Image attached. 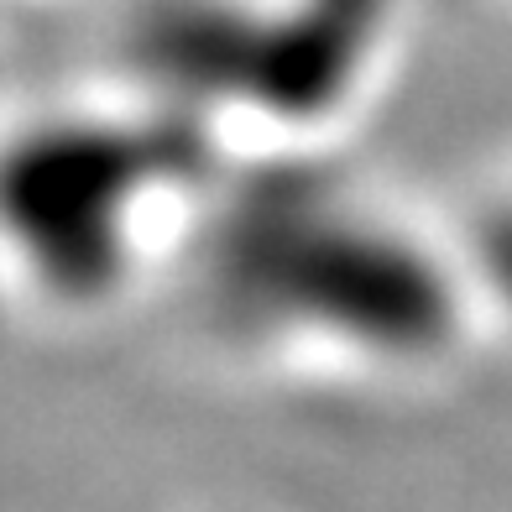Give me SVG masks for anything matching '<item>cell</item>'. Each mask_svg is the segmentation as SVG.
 Segmentation results:
<instances>
[{"label":"cell","mask_w":512,"mask_h":512,"mask_svg":"<svg viewBox=\"0 0 512 512\" xmlns=\"http://www.w3.org/2000/svg\"><path fill=\"white\" fill-rule=\"evenodd\" d=\"M241 335L361 371L439 366L465 335L460 272L408 225L277 173L230 204L209 256Z\"/></svg>","instance_id":"cell-1"},{"label":"cell","mask_w":512,"mask_h":512,"mask_svg":"<svg viewBox=\"0 0 512 512\" xmlns=\"http://www.w3.org/2000/svg\"><path fill=\"white\" fill-rule=\"evenodd\" d=\"M178 121L58 115L0 142V246L42 304L100 309L126 283L142 204L178 178Z\"/></svg>","instance_id":"cell-2"},{"label":"cell","mask_w":512,"mask_h":512,"mask_svg":"<svg viewBox=\"0 0 512 512\" xmlns=\"http://www.w3.org/2000/svg\"><path fill=\"white\" fill-rule=\"evenodd\" d=\"M392 0H157L136 63L178 105H241L277 126H319L366 84Z\"/></svg>","instance_id":"cell-3"},{"label":"cell","mask_w":512,"mask_h":512,"mask_svg":"<svg viewBox=\"0 0 512 512\" xmlns=\"http://www.w3.org/2000/svg\"><path fill=\"white\" fill-rule=\"evenodd\" d=\"M481 256H486V277L512 298V194L486 215V230H481Z\"/></svg>","instance_id":"cell-4"},{"label":"cell","mask_w":512,"mask_h":512,"mask_svg":"<svg viewBox=\"0 0 512 512\" xmlns=\"http://www.w3.org/2000/svg\"><path fill=\"white\" fill-rule=\"evenodd\" d=\"M230 512H241V507H230Z\"/></svg>","instance_id":"cell-5"}]
</instances>
